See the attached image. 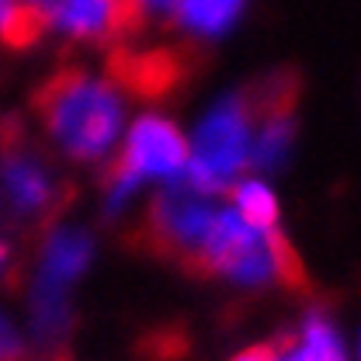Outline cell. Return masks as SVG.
<instances>
[{
  "label": "cell",
  "mask_w": 361,
  "mask_h": 361,
  "mask_svg": "<svg viewBox=\"0 0 361 361\" xmlns=\"http://www.w3.org/2000/svg\"><path fill=\"white\" fill-rule=\"evenodd\" d=\"M35 111L45 135L73 160H104L122 135V90L84 66H63L35 90Z\"/></svg>",
  "instance_id": "1"
},
{
  "label": "cell",
  "mask_w": 361,
  "mask_h": 361,
  "mask_svg": "<svg viewBox=\"0 0 361 361\" xmlns=\"http://www.w3.org/2000/svg\"><path fill=\"white\" fill-rule=\"evenodd\" d=\"M198 274H223L236 285H271L281 281L288 288L306 285L302 264L295 257V250L288 247V240L281 236L278 226L261 229L250 226L233 205L216 209L209 236L198 250L195 261Z\"/></svg>",
  "instance_id": "2"
},
{
  "label": "cell",
  "mask_w": 361,
  "mask_h": 361,
  "mask_svg": "<svg viewBox=\"0 0 361 361\" xmlns=\"http://www.w3.org/2000/svg\"><path fill=\"white\" fill-rule=\"evenodd\" d=\"M250 153H254V111L247 94L219 97L198 122L195 142L188 146L184 178L209 195H219L250 167Z\"/></svg>",
  "instance_id": "3"
},
{
  "label": "cell",
  "mask_w": 361,
  "mask_h": 361,
  "mask_svg": "<svg viewBox=\"0 0 361 361\" xmlns=\"http://www.w3.org/2000/svg\"><path fill=\"white\" fill-rule=\"evenodd\" d=\"M188 171V142L174 122L160 115H142L126 139V149L108 167V205L129 202L139 180H178Z\"/></svg>",
  "instance_id": "4"
},
{
  "label": "cell",
  "mask_w": 361,
  "mask_h": 361,
  "mask_svg": "<svg viewBox=\"0 0 361 361\" xmlns=\"http://www.w3.org/2000/svg\"><path fill=\"white\" fill-rule=\"evenodd\" d=\"M216 195L195 188L188 178H178L171 188H164L149 212H146V240L153 254H164L184 268L195 271L198 250L209 236V226L219 205H212Z\"/></svg>",
  "instance_id": "5"
},
{
  "label": "cell",
  "mask_w": 361,
  "mask_h": 361,
  "mask_svg": "<svg viewBox=\"0 0 361 361\" xmlns=\"http://www.w3.org/2000/svg\"><path fill=\"white\" fill-rule=\"evenodd\" d=\"M0 198L14 216L39 223L59 209L63 188L28 146L11 139L0 146Z\"/></svg>",
  "instance_id": "6"
},
{
  "label": "cell",
  "mask_w": 361,
  "mask_h": 361,
  "mask_svg": "<svg viewBox=\"0 0 361 361\" xmlns=\"http://www.w3.org/2000/svg\"><path fill=\"white\" fill-rule=\"evenodd\" d=\"M49 32L84 42H129L135 32L133 0H42L39 4Z\"/></svg>",
  "instance_id": "7"
},
{
  "label": "cell",
  "mask_w": 361,
  "mask_h": 361,
  "mask_svg": "<svg viewBox=\"0 0 361 361\" xmlns=\"http://www.w3.org/2000/svg\"><path fill=\"white\" fill-rule=\"evenodd\" d=\"M274 361H348V355L334 323L323 313H310L292 337L274 344Z\"/></svg>",
  "instance_id": "8"
},
{
  "label": "cell",
  "mask_w": 361,
  "mask_h": 361,
  "mask_svg": "<svg viewBox=\"0 0 361 361\" xmlns=\"http://www.w3.org/2000/svg\"><path fill=\"white\" fill-rule=\"evenodd\" d=\"M243 0H180L174 25L195 39H219L240 18Z\"/></svg>",
  "instance_id": "9"
},
{
  "label": "cell",
  "mask_w": 361,
  "mask_h": 361,
  "mask_svg": "<svg viewBox=\"0 0 361 361\" xmlns=\"http://www.w3.org/2000/svg\"><path fill=\"white\" fill-rule=\"evenodd\" d=\"M45 32V18L39 4L28 0H0V42L11 49H25V45L39 42Z\"/></svg>",
  "instance_id": "10"
},
{
  "label": "cell",
  "mask_w": 361,
  "mask_h": 361,
  "mask_svg": "<svg viewBox=\"0 0 361 361\" xmlns=\"http://www.w3.org/2000/svg\"><path fill=\"white\" fill-rule=\"evenodd\" d=\"M233 209L250 226H261V229L278 226V202H274L271 188L261 180H236L233 184Z\"/></svg>",
  "instance_id": "11"
},
{
  "label": "cell",
  "mask_w": 361,
  "mask_h": 361,
  "mask_svg": "<svg viewBox=\"0 0 361 361\" xmlns=\"http://www.w3.org/2000/svg\"><path fill=\"white\" fill-rule=\"evenodd\" d=\"M21 358V341L14 334V326L0 316V361H18Z\"/></svg>",
  "instance_id": "12"
},
{
  "label": "cell",
  "mask_w": 361,
  "mask_h": 361,
  "mask_svg": "<svg viewBox=\"0 0 361 361\" xmlns=\"http://www.w3.org/2000/svg\"><path fill=\"white\" fill-rule=\"evenodd\" d=\"M233 361H274V348H250Z\"/></svg>",
  "instance_id": "13"
},
{
  "label": "cell",
  "mask_w": 361,
  "mask_h": 361,
  "mask_svg": "<svg viewBox=\"0 0 361 361\" xmlns=\"http://www.w3.org/2000/svg\"><path fill=\"white\" fill-rule=\"evenodd\" d=\"M7 268V247H4V243H0V271Z\"/></svg>",
  "instance_id": "14"
},
{
  "label": "cell",
  "mask_w": 361,
  "mask_h": 361,
  "mask_svg": "<svg viewBox=\"0 0 361 361\" xmlns=\"http://www.w3.org/2000/svg\"><path fill=\"white\" fill-rule=\"evenodd\" d=\"M28 4H42V0H28Z\"/></svg>",
  "instance_id": "15"
}]
</instances>
